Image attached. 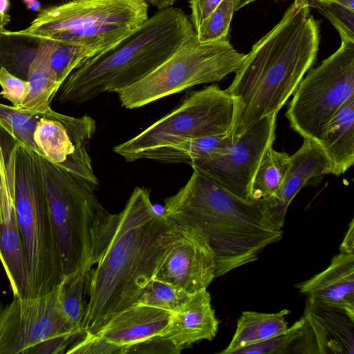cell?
<instances>
[{"label":"cell","mask_w":354,"mask_h":354,"mask_svg":"<svg viewBox=\"0 0 354 354\" xmlns=\"http://www.w3.org/2000/svg\"><path fill=\"white\" fill-rule=\"evenodd\" d=\"M182 230L155 210L144 187L133 190L122 212L108 214L97 234L93 267L86 273L88 300L82 330L95 333L114 314L136 303Z\"/></svg>","instance_id":"1"},{"label":"cell","mask_w":354,"mask_h":354,"mask_svg":"<svg viewBox=\"0 0 354 354\" xmlns=\"http://www.w3.org/2000/svg\"><path fill=\"white\" fill-rule=\"evenodd\" d=\"M310 8L308 0H294L234 73L226 88L234 102L233 140L262 118L278 113L315 62L319 21Z\"/></svg>","instance_id":"2"},{"label":"cell","mask_w":354,"mask_h":354,"mask_svg":"<svg viewBox=\"0 0 354 354\" xmlns=\"http://www.w3.org/2000/svg\"><path fill=\"white\" fill-rule=\"evenodd\" d=\"M164 203L166 216L206 239L214 254L215 278L257 260L283 237L267 201L242 200L197 171Z\"/></svg>","instance_id":"3"},{"label":"cell","mask_w":354,"mask_h":354,"mask_svg":"<svg viewBox=\"0 0 354 354\" xmlns=\"http://www.w3.org/2000/svg\"><path fill=\"white\" fill-rule=\"evenodd\" d=\"M195 33L183 10L160 9L118 47L75 69L60 86L57 100L81 104L117 93L150 73Z\"/></svg>","instance_id":"4"},{"label":"cell","mask_w":354,"mask_h":354,"mask_svg":"<svg viewBox=\"0 0 354 354\" xmlns=\"http://www.w3.org/2000/svg\"><path fill=\"white\" fill-rule=\"evenodd\" d=\"M144 0H68L40 10L17 34L88 49L93 57L118 47L149 19Z\"/></svg>","instance_id":"5"},{"label":"cell","mask_w":354,"mask_h":354,"mask_svg":"<svg viewBox=\"0 0 354 354\" xmlns=\"http://www.w3.org/2000/svg\"><path fill=\"white\" fill-rule=\"evenodd\" d=\"M35 153L64 277L93 267L95 239L108 212L91 185Z\"/></svg>","instance_id":"6"},{"label":"cell","mask_w":354,"mask_h":354,"mask_svg":"<svg viewBox=\"0 0 354 354\" xmlns=\"http://www.w3.org/2000/svg\"><path fill=\"white\" fill-rule=\"evenodd\" d=\"M15 214L28 273V297L49 293L64 279L34 151L13 140Z\"/></svg>","instance_id":"7"},{"label":"cell","mask_w":354,"mask_h":354,"mask_svg":"<svg viewBox=\"0 0 354 354\" xmlns=\"http://www.w3.org/2000/svg\"><path fill=\"white\" fill-rule=\"evenodd\" d=\"M245 56L228 39L201 43L195 33L150 73L116 93L125 109L140 108L198 84L219 82L235 73Z\"/></svg>","instance_id":"8"},{"label":"cell","mask_w":354,"mask_h":354,"mask_svg":"<svg viewBox=\"0 0 354 354\" xmlns=\"http://www.w3.org/2000/svg\"><path fill=\"white\" fill-rule=\"evenodd\" d=\"M234 117L233 97L213 84L188 93L171 111L115 146L113 151L126 161L134 162L151 149L183 140L230 133Z\"/></svg>","instance_id":"9"},{"label":"cell","mask_w":354,"mask_h":354,"mask_svg":"<svg viewBox=\"0 0 354 354\" xmlns=\"http://www.w3.org/2000/svg\"><path fill=\"white\" fill-rule=\"evenodd\" d=\"M354 95V42L339 48L304 76L286 117L304 140L316 142L340 107Z\"/></svg>","instance_id":"10"},{"label":"cell","mask_w":354,"mask_h":354,"mask_svg":"<svg viewBox=\"0 0 354 354\" xmlns=\"http://www.w3.org/2000/svg\"><path fill=\"white\" fill-rule=\"evenodd\" d=\"M277 116L274 113L262 118L230 146L188 165L231 194L253 201L252 182L264 153L274 142Z\"/></svg>","instance_id":"11"},{"label":"cell","mask_w":354,"mask_h":354,"mask_svg":"<svg viewBox=\"0 0 354 354\" xmlns=\"http://www.w3.org/2000/svg\"><path fill=\"white\" fill-rule=\"evenodd\" d=\"M58 295L59 286L41 296L13 297L7 304L0 300V354H22L46 339L82 332L72 330L66 324Z\"/></svg>","instance_id":"12"},{"label":"cell","mask_w":354,"mask_h":354,"mask_svg":"<svg viewBox=\"0 0 354 354\" xmlns=\"http://www.w3.org/2000/svg\"><path fill=\"white\" fill-rule=\"evenodd\" d=\"M95 131L96 122L91 116L75 118L51 109L37 123L33 139L43 157L97 189L100 182L88 153Z\"/></svg>","instance_id":"13"},{"label":"cell","mask_w":354,"mask_h":354,"mask_svg":"<svg viewBox=\"0 0 354 354\" xmlns=\"http://www.w3.org/2000/svg\"><path fill=\"white\" fill-rule=\"evenodd\" d=\"M215 270L214 254L206 239L183 230L153 278L192 295L207 289Z\"/></svg>","instance_id":"14"},{"label":"cell","mask_w":354,"mask_h":354,"mask_svg":"<svg viewBox=\"0 0 354 354\" xmlns=\"http://www.w3.org/2000/svg\"><path fill=\"white\" fill-rule=\"evenodd\" d=\"M303 316L319 354L354 353V312L306 298Z\"/></svg>","instance_id":"15"},{"label":"cell","mask_w":354,"mask_h":354,"mask_svg":"<svg viewBox=\"0 0 354 354\" xmlns=\"http://www.w3.org/2000/svg\"><path fill=\"white\" fill-rule=\"evenodd\" d=\"M211 296L207 289L190 295L187 301L170 319L160 334L182 351L201 340H212L218 327Z\"/></svg>","instance_id":"16"},{"label":"cell","mask_w":354,"mask_h":354,"mask_svg":"<svg viewBox=\"0 0 354 354\" xmlns=\"http://www.w3.org/2000/svg\"><path fill=\"white\" fill-rule=\"evenodd\" d=\"M171 313L135 304L114 314L95 333L116 345L127 347L160 335Z\"/></svg>","instance_id":"17"},{"label":"cell","mask_w":354,"mask_h":354,"mask_svg":"<svg viewBox=\"0 0 354 354\" xmlns=\"http://www.w3.org/2000/svg\"><path fill=\"white\" fill-rule=\"evenodd\" d=\"M295 287L306 298L354 312V253L340 252L328 268Z\"/></svg>","instance_id":"18"},{"label":"cell","mask_w":354,"mask_h":354,"mask_svg":"<svg viewBox=\"0 0 354 354\" xmlns=\"http://www.w3.org/2000/svg\"><path fill=\"white\" fill-rule=\"evenodd\" d=\"M326 174H331V167L324 152L315 142L304 140L290 156V166L278 194L268 202L283 227L288 206L297 194L310 179Z\"/></svg>","instance_id":"19"},{"label":"cell","mask_w":354,"mask_h":354,"mask_svg":"<svg viewBox=\"0 0 354 354\" xmlns=\"http://www.w3.org/2000/svg\"><path fill=\"white\" fill-rule=\"evenodd\" d=\"M339 176L354 163V95L337 111L315 142Z\"/></svg>","instance_id":"20"},{"label":"cell","mask_w":354,"mask_h":354,"mask_svg":"<svg viewBox=\"0 0 354 354\" xmlns=\"http://www.w3.org/2000/svg\"><path fill=\"white\" fill-rule=\"evenodd\" d=\"M57 45V42L52 39L39 40L28 71V93L19 107L41 117L51 109L50 102L61 86L50 64Z\"/></svg>","instance_id":"21"},{"label":"cell","mask_w":354,"mask_h":354,"mask_svg":"<svg viewBox=\"0 0 354 354\" xmlns=\"http://www.w3.org/2000/svg\"><path fill=\"white\" fill-rule=\"evenodd\" d=\"M0 261L13 297H28V273L15 209L0 223Z\"/></svg>","instance_id":"22"},{"label":"cell","mask_w":354,"mask_h":354,"mask_svg":"<svg viewBox=\"0 0 354 354\" xmlns=\"http://www.w3.org/2000/svg\"><path fill=\"white\" fill-rule=\"evenodd\" d=\"M289 313L288 309L274 313L243 312L228 346L219 353L235 354L242 348L283 334L288 328L285 316Z\"/></svg>","instance_id":"23"},{"label":"cell","mask_w":354,"mask_h":354,"mask_svg":"<svg viewBox=\"0 0 354 354\" xmlns=\"http://www.w3.org/2000/svg\"><path fill=\"white\" fill-rule=\"evenodd\" d=\"M233 142L230 133L189 138L151 149L144 153L141 159L152 160L162 163L189 164L193 160L208 156L225 148Z\"/></svg>","instance_id":"24"},{"label":"cell","mask_w":354,"mask_h":354,"mask_svg":"<svg viewBox=\"0 0 354 354\" xmlns=\"http://www.w3.org/2000/svg\"><path fill=\"white\" fill-rule=\"evenodd\" d=\"M318 353V348L311 328L302 316L280 335L249 346L235 354Z\"/></svg>","instance_id":"25"},{"label":"cell","mask_w":354,"mask_h":354,"mask_svg":"<svg viewBox=\"0 0 354 354\" xmlns=\"http://www.w3.org/2000/svg\"><path fill=\"white\" fill-rule=\"evenodd\" d=\"M290 166V156L274 150L272 146L264 153L251 185L253 201L271 202L278 194Z\"/></svg>","instance_id":"26"},{"label":"cell","mask_w":354,"mask_h":354,"mask_svg":"<svg viewBox=\"0 0 354 354\" xmlns=\"http://www.w3.org/2000/svg\"><path fill=\"white\" fill-rule=\"evenodd\" d=\"M86 273L79 272L71 277H64L59 285V310L66 324L74 331H82L81 325L86 308L84 294Z\"/></svg>","instance_id":"27"},{"label":"cell","mask_w":354,"mask_h":354,"mask_svg":"<svg viewBox=\"0 0 354 354\" xmlns=\"http://www.w3.org/2000/svg\"><path fill=\"white\" fill-rule=\"evenodd\" d=\"M41 116L36 113L0 102V129L15 141L42 156L33 135Z\"/></svg>","instance_id":"28"},{"label":"cell","mask_w":354,"mask_h":354,"mask_svg":"<svg viewBox=\"0 0 354 354\" xmlns=\"http://www.w3.org/2000/svg\"><path fill=\"white\" fill-rule=\"evenodd\" d=\"M190 295L167 282L153 278L144 286L135 304L174 313L183 307Z\"/></svg>","instance_id":"29"},{"label":"cell","mask_w":354,"mask_h":354,"mask_svg":"<svg viewBox=\"0 0 354 354\" xmlns=\"http://www.w3.org/2000/svg\"><path fill=\"white\" fill-rule=\"evenodd\" d=\"M234 12V1L223 0L195 30L198 40L208 43L228 39Z\"/></svg>","instance_id":"30"},{"label":"cell","mask_w":354,"mask_h":354,"mask_svg":"<svg viewBox=\"0 0 354 354\" xmlns=\"http://www.w3.org/2000/svg\"><path fill=\"white\" fill-rule=\"evenodd\" d=\"M92 57V53L84 47L57 42L50 64L58 83L62 85L75 69Z\"/></svg>","instance_id":"31"},{"label":"cell","mask_w":354,"mask_h":354,"mask_svg":"<svg viewBox=\"0 0 354 354\" xmlns=\"http://www.w3.org/2000/svg\"><path fill=\"white\" fill-rule=\"evenodd\" d=\"M308 3L333 24L342 41L354 42V10L335 2L308 0Z\"/></svg>","instance_id":"32"},{"label":"cell","mask_w":354,"mask_h":354,"mask_svg":"<svg viewBox=\"0 0 354 354\" xmlns=\"http://www.w3.org/2000/svg\"><path fill=\"white\" fill-rule=\"evenodd\" d=\"M127 347L113 344L90 332H84L67 349L66 353L126 354Z\"/></svg>","instance_id":"33"},{"label":"cell","mask_w":354,"mask_h":354,"mask_svg":"<svg viewBox=\"0 0 354 354\" xmlns=\"http://www.w3.org/2000/svg\"><path fill=\"white\" fill-rule=\"evenodd\" d=\"M0 95L10 101L12 106L21 107L28 93V82L0 68Z\"/></svg>","instance_id":"34"},{"label":"cell","mask_w":354,"mask_h":354,"mask_svg":"<svg viewBox=\"0 0 354 354\" xmlns=\"http://www.w3.org/2000/svg\"><path fill=\"white\" fill-rule=\"evenodd\" d=\"M73 332L53 337L26 349L22 354H63L84 333Z\"/></svg>","instance_id":"35"},{"label":"cell","mask_w":354,"mask_h":354,"mask_svg":"<svg viewBox=\"0 0 354 354\" xmlns=\"http://www.w3.org/2000/svg\"><path fill=\"white\" fill-rule=\"evenodd\" d=\"M181 352L169 339L157 335L127 347V353H167Z\"/></svg>","instance_id":"36"},{"label":"cell","mask_w":354,"mask_h":354,"mask_svg":"<svg viewBox=\"0 0 354 354\" xmlns=\"http://www.w3.org/2000/svg\"><path fill=\"white\" fill-rule=\"evenodd\" d=\"M223 0H188L191 10L189 19L196 30Z\"/></svg>","instance_id":"37"},{"label":"cell","mask_w":354,"mask_h":354,"mask_svg":"<svg viewBox=\"0 0 354 354\" xmlns=\"http://www.w3.org/2000/svg\"><path fill=\"white\" fill-rule=\"evenodd\" d=\"M354 225L353 219L351 221L348 230L339 247V251L345 253H354Z\"/></svg>","instance_id":"38"},{"label":"cell","mask_w":354,"mask_h":354,"mask_svg":"<svg viewBox=\"0 0 354 354\" xmlns=\"http://www.w3.org/2000/svg\"><path fill=\"white\" fill-rule=\"evenodd\" d=\"M10 4L9 0H0V25L3 28L10 20V15L8 14Z\"/></svg>","instance_id":"39"},{"label":"cell","mask_w":354,"mask_h":354,"mask_svg":"<svg viewBox=\"0 0 354 354\" xmlns=\"http://www.w3.org/2000/svg\"><path fill=\"white\" fill-rule=\"evenodd\" d=\"M148 5L156 7L158 10L172 6L177 0H144Z\"/></svg>","instance_id":"40"},{"label":"cell","mask_w":354,"mask_h":354,"mask_svg":"<svg viewBox=\"0 0 354 354\" xmlns=\"http://www.w3.org/2000/svg\"><path fill=\"white\" fill-rule=\"evenodd\" d=\"M27 8L39 12L41 10V3L38 0H22Z\"/></svg>","instance_id":"41"},{"label":"cell","mask_w":354,"mask_h":354,"mask_svg":"<svg viewBox=\"0 0 354 354\" xmlns=\"http://www.w3.org/2000/svg\"><path fill=\"white\" fill-rule=\"evenodd\" d=\"M322 2H335L354 10V0H315Z\"/></svg>","instance_id":"42"},{"label":"cell","mask_w":354,"mask_h":354,"mask_svg":"<svg viewBox=\"0 0 354 354\" xmlns=\"http://www.w3.org/2000/svg\"><path fill=\"white\" fill-rule=\"evenodd\" d=\"M234 1V12L239 10L246 5L255 1L257 0H233Z\"/></svg>","instance_id":"43"},{"label":"cell","mask_w":354,"mask_h":354,"mask_svg":"<svg viewBox=\"0 0 354 354\" xmlns=\"http://www.w3.org/2000/svg\"><path fill=\"white\" fill-rule=\"evenodd\" d=\"M2 221V215H1V201H0V223Z\"/></svg>","instance_id":"44"}]
</instances>
